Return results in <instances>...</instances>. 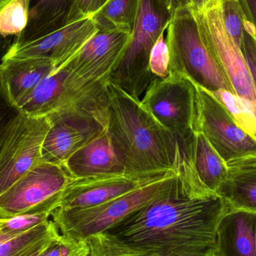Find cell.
Returning a JSON list of instances; mask_svg holds the SVG:
<instances>
[{
  "label": "cell",
  "instance_id": "obj_5",
  "mask_svg": "<svg viewBox=\"0 0 256 256\" xmlns=\"http://www.w3.org/2000/svg\"><path fill=\"white\" fill-rule=\"evenodd\" d=\"M176 170L126 195L103 204L80 209H56L51 216L60 234L74 240L105 232L112 226L158 198L168 188Z\"/></svg>",
  "mask_w": 256,
  "mask_h": 256
},
{
  "label": "cell",
  "instance_id": "obj_32",
  "mask_svg": "<svg viewBox=\"0 0 256 256\" xmlns=\"http://www.w3.org/2000/svg\"><path fill=\"white\" fill-rule=\"evenodd\" d=\"M108 0H75L74 8L72 14L70 24L92 18L106 2Z\"/></svg>",
  "mask_w": 256,
  "mask_h": 256
},
{
  "label": "cell",
  "instance_id": "obj_36",
  "mask_svg": "<svg viewBox=\"0 0 256 256\" xmlns=\"http://www.w3.org/2000/svg\"><path fill=\"white\" fill-rule=\"evenodd\" d=\"M12 40L9 38H4L0 36V64L2 61L3 56L7 52L9 46L12 44Z\"/></svg>",
  "mask_w": 256,
  "mask_h": 256
},
{
  "label": "cell",
  "instance_id": "obj_28",
  "mask_svg": "<svg viewBox=\"0 0 256 256\" xmlns=\"http://www.w3.org/2000/svg\"><path fill=\"white\" fill-rule=\"evenodd\" d=\"M51 212H36L13 216L8 219H0L1 232L12 234H20L32 230L50 220Z\"/></svg>",
  "mask_w": 256,
  "mask_h": 256
},
{
  "label": "cell",
  "instance_id": "obj_33",
  "mask_svg": "<svg viewBox=\"0 0 256 256\" xmlns=\"http://www.w3.org/2000/svg\"><path fill=\"white\" fill-rule=\"evenodd\" d=\"M213 0H161L172 16L178 10L191 8L202 9L210 4Z\"/></svg>",
  "mask_w": 256,
  "mask_h": 256
},
{
  "label": "cell",
  "instance_id": "obj_6",
  "mask_svg": "<svg viewBox=\"0 0 256 256\" xmlns=\"http://www.w3.org/2000/svg\"><path fill=\"white\" fill-rule=\"evenodd\" d=\"M105 82L86 80L64 64L42 80L18 106L26 115L50 116L82 108L104 106Z\"/></svg>",
  "mask_w": 256,
  "mask_h": 256
},
{
  "label": "cell",
  "instance_id": "obj_35",
  "mask_svg": "<svg viewBox=\"0 0 256 256\" xmlns=\"http://www.w3.org/2000/svg\"><path fill=\"white\" fill-rule=\"evenodd\" d=\"M239 2L256 40V0H239Z\"/></svg>",
  "mask_w": 256,
  "mask_h": 256
},
{
  "label": "cell",
  "instance_id": "obj_25",
  "mask_svg": "<svg viewBox=\"0 0 256 256\" xmlns=\"http://www.w3.org/2000/svg\"><path fill=\"white\" fill-rule=\"evenodd\" d=\"M86 240L90 248L88 256H159L132 246L108 232L94 234Z\"/></svg>",
  "mask_w": 256,
  "mask_h": 256
},
{
  "label": "cell",
  "instance_id": "obj_20",
  "mask_svg": "<svg viewBox=\"0 0 256 256\" xmlns=\"http://www.w3.org/2000/svg\"><path fill=\"white\" fill-rule=\"evenodd\" d=\"M56 69L52 62L42 58H8L2 61L0 76L9 98L18 106L42 80Z\"/></svg>",
  "mask_w": 256,
  "mask_h": 256
},
{
  "label": "cell",
  "instance_id": "obj_18",
  "mask_svg": "<svg viewBox=\"0 0 256 256\" xmlns=\"http://www.w3.org/2000/svg\"><path fill=\"white\" fill-rule=\"evenodd\" d=\"M74 4L75 0H28L26 27L12 44L30 43L70 24Z\"/></svg>",
  "mask_w": 256,
  "mask_h": 256
},
{
  "label": "cell",
  "instance_id": "obj_19",
  "mask_svg": "<svg viewBox=\"0 0 256 256\" xmlns=\"http://www.w3.org/2000/svg\"><path fill=\"white\" fill-rule=\"evenodd\" d=\"M227 174L218 191L230 209L256 214V155L226 162Z\"/></svg>",
  "mask_w": 256,
  "mask_h": 256
},
{
  "label": "cell",
  "instance_id": "obj_15",
  "mask_svg": "<svg viewBox=\"0 0 256 256\" xmlns=\"http://www.w3.org/2000/svg\"><path fill=\"white\" fill-rule=\"evenodd\" d=\"M130 34L122 30H99L64 64L86 80L106 82L120 64Z\"/></svg>",
  "mask_w": 256,
  "mask_h": 256
},
{
  "label": "cell",
  "instance_id": "obj_27",
  "mask_svg": "<svg viewBox=\"0 0 256 256\" xmlns=\"http://www.w3.org/2000/svg\"><path fill=\"white\" fill-rule=\"evenodd\" d=\"M222 22L227 34L243 51L244 34L246 18L239 0H226L220 2Z\"/></svg>",
  "mask_w": 256,
  "mask_h": 256
},
{
  "label": "cell",
  "instance_id": "obj_41",
  "mask_svg": "<svg viewBox=\"0 0 256 256\" xmlns=\"http://www.w3.org/2000/svg\"><path fill=\"white\" fill-rule=\"evenodd\" d=\"M218 1L220 2H222L226 1V0H218Z\"/></svg>",
  "mask_w": 256,
  "mask_h": 256
},
{
  "label": "cell",
  "instance_id": "obj_38",
  "mask_svg": "<svg viewBox=\"0 0 256 256\" xmlns=\"http://www.w3.org/2000/svg\"><path fill=\"white\" fill-rule=\"evenodd\" d=\"M10 0H0V10Z\"/></svg>",
  "mask_w": 256,
  "mask_h": 256
},
{
  "label": "cell",
  "instance_id": "obj_13",
  "mask_svg": "<svg viewBox=\"0 0 256 256\" xmlns=\"http://www.w3.org/2000/svg\"><path fill=\"white\" fill-rule=\"evenodd\" d=\"M98 31L92 18L80 20L30 43L10 44L2 60L42 58L52 62L57 69L76 55Z\"/></svg>",
  "mask_w": 256,
  "mask_h": 256
},
{
  "label": "cell",
  "instance_id": "obj_12",
  "mask_svg": "<svg viewBox=\"0 0 256 256\" xmlns=\"http://www.w3.org/2000/svg\"><path fill=\"white\" fill-rule=\"evenodd\" d=\"M195 86L197 96L196 131L204 134L226 162L256 155V140L238 126L226 109L212 93Z\"/></svg>",
  "mask_w": 256,
  "mask_h": 256
},
{
  "label": "cell",
  "instance_id": "obj_8",
  "mask_svg": "<svg viewBox=\"0 0 256 256\" xmlns=\"http://www.w3.org/2000/svg\"><path fill=\"white\" fill-rule=\"evenodd\" d=\"M190 10L203 44L232 87L234 94L249 102L256 116V94L252 76L243 52L224 28L220 2L213 0L203 8Z\"/></svg>",
  "mask_w": 256,
  "mask_h": 256
},
{
  "label": "cell",
  "instance_id": "obj_30",
  "mask_svg": "<svg viewBox=\"0 0 256 256\" xmlns=\"http://www.w3.org/2000/svg\"><path fill=\"white\" fill-rule=\"evenodd\" d=\"M21 110L12 102L0 76V150Z\"/></svg>",
  "mask_w": 256,
  "mask_h": 256
},
{
  "label": "cell",
  "instance_id": "obj_26",
  "mask_svg": "<svg viewBox=\"0 0 256 256\" xmlns=\"http://www.w3.org/2000/svg\"><path fill=\"white\" fill-rule=\"evenodd\" d=\"M28 22V0H10L0 10V36L16 37Z\"/></svg>",
  "mask_w": 256,
  "mask_h": 256
},
{
  "label": "cell",
  "instance_id": "obj_3",
  "mask_svg": "<svg viewBox=\"0 0 256 256\" xmlns=\"http://www.w3.org/2000/svg\"><path fill=\"white\" fill-rule=\"evenodd\" d=\"M172 18L161 0H140L127 49L108 80L131 97L142 98L155 78L149 69L150 51L161 33L166 30Z\"/></svg>",
  "mask_w": 256,
  "mask_h": 256
},
{
  "label": "cell",
  "instance_id": "obj_2",
  "mask_svg": "<svg viewBox=\"0 0 256 256\" xmlns=\"http://www.w3.org/2000/svg\"><path fill=\"white\" fill-rule=\"evenodd\" d=\"M106 92V130L126 174L160 176L177 167V138L142 104L110 81Z\"/></svg>",
  "mask_w": 256,
  "mask_h": 256
},
{
  "label": "cell",
  "instance_id": "obj_31",
  "mask_svg": "<svg viewBox=\"0 0 256 256\" xmlns=\"http://www.w3.org/2000/svg\"><path fill=\"white\" fill-rule=\"evenodd\" d=\"M244 56L248 63L256 94V40L250 25L246 20L244 34Z\"/></svg>",
  "mask_w": 256,
  "mask_h": 256
},
{
  "label": "cell",
  "instance_id": "obj_42",
  "mask_svg": "<svg viewBox=\"0 0 256 256\" xmlns=\"http://www.w3.org/2000/svg\"><path fill=\"white\" fill-rule=\"evenodd\" d=\"M0 231H1V224H0Z\"/></svg>",
  "mask_w": 256,
  "mask_h": 256
},
{
  "label": "cell",
  "instance_id": "obj_40",
  "mask_svg": "<svg viewBox=\"0 0 256 256\" xmlns=\"http://www.w3.org/2000/svg\"><path fill=\"white\" fill-rule=\"evenodd\" d=\"M206 256H215V254H214V252H213V254H208V255H207Z\"/></svg>",
  "mask_w": 256,
  "mask_h": 256
},
{
  "label": "cell",
  "instance_id": "obj_24",
  "mask_svg": "<svg viewBox=\"0 0 256 256\" xmlns=\"http://www.w3.org/2000/svg\"><path fill=\"white\" fill-rule=\"evenodd\" d=\"M212 94L222 104L238 126L256 140V116L252 105L227 90H218Z\"/></svg>",
  "mask_w": 256,
  "mask_h": 256
},
{
  "label": "cell",
  "instance_id": "obj_7",
  "mask_svg": "<svg viewBox=\"0 0 256 256\" xmlns=\"http://www.w3.org/2000/svg\"><path fill=\"white\" fill-rule=\"evenodd\" d=\"M155 120L177 138L190 142L196 132L197 96L195 84L184 75L170 73L152 81L141 100Z\"/></svg>",
  "mask_w": 256,
  "mask_h": 256
},
{
  "label": "cell",
  "instance_id": "obj_16",
  "mask_svg": "<svg viewBox=\"0 0 256 256\" xmlns=\"http://www.w3.org/2000/svg\"><path fill=\"white\" fill-rule=\"evenodd\" d=\"M62 166L68 176L74 179L126 173L106 129L75 152Z\"/></svg>",
  "mask_w": 256,
  "mask_h": 256
},
{
  "label": "cell",
  "instance_id": "obj_14",
  "mask_svg": "<svg viewBox=\"0 0 256 256\" xmlns=\"http://www.w3.org/2000/svg\"><path fill=\"white\" fill-rule=\"evenodd\" d=\"M168 172L153 177L122 173L72 178L62 192L58 208L80 209L94 207L155 182Z\"/></svg>",
  "mask_w": 256,
  "mask_h": 256
},
{
  "label": "cell",
  "instance_id": "obj_22",
  "mask_svg": "<svg viewBox=\"0 0 256 256\" xmlns=\"http://www.w3.org/2000/svg\"><path fill=\"white\" fill-rule=\"evenodd\" d=\"M192 154L194 166L200 180L210 190L218 194L226 177V162L200 131L195 132Z\"/></svg>",
  "mask_w": 256,
  "mask_h": 256
},
{
  "label": "cell",
  "instance_id": "obj_37",
  "mask_svg": "<svg viewBox=\"0 0 256 256\" xmlns=\"http://www.w3.org/2000/svg\"><path fill=\"white\" fill-rule=\"evenodd\" d=\"M56 239V238H55ZM50 243L48 245V246H46V248H44V249L43 250V251H42V252H40V254H39L38 256H48V248H49L50 244Z\"/></svg>",
  "mask_w": 256,
  "mask_h": 256
},
{
  "label": "cell",
  "instance_id": "obj_4",
  "mask_svg": "<svg viewBox=\"0 0 256 256\" xmlns=\"http://www.w3.org/2000/svg\"><path fill=\"white\" fill-rule=\"evenodd\" d=\"M170 73L188 76L194 84L213 93L225 90L234 94L218 63L203 44L190 8L176 12L166 28Z\"/></svg>",
  "mask_w": 256,
  "mask_h": 256
},
{
  "label": "cell",
  "instance_id": "obj_21",
  "mask_svg": "<svg viewBox=\"0 0 256 256\" xmlns=\"http://www.w3.org/2000/svg\"><path fill=\"white\" fill-rule=\"evenodd\" d=\"M60 236L52 220L20 234L0 231V256H30Z\"/></svg>",
  "mask_w": 256,
  "mask_h": 256
},
{
  "label": "cell",
  "instance_id": "obj_34",
  "mask_svg": "<svg viewBox=\"0 0 256 256\" xmlns=\"http://www.w3.org/2000/svg\"><path fill=\"white\" fill-rule=\"evenodd\" d=\"M68 238V245L64 256H90V248L87 240H74L70 238Z\"/></svg>",
  "mask_w": 256,
  "mask_h": 256
},
{
  "label": "cell",
  "instance_id": "obj_29",
  "mask_svg": "<svg viewBox=\"0 0 256 256\" xmlns=\"http://www.w3.org/2000/svg\"><path fill=\"white\" fill-rule=\"evenodd\" d=\"M166 31L162 32L154 44L149 57V69L155 78H167L170 75V52L165 38Z\"/></svg>",
  "mask_w": 256,
  "mask_h": 256
},
{
  "label": "cell",
  "instance_id": "obj_10",
  "mask_svg": "<svg viewBox=\"0 0 256 256\" xmlns=\"http://www.w3.org/2000/svg\"><path fill=\"white\" fill-rule=\"evenodd\" d=\"M106 104L50 116L51 126L42 143V161L62 166L106 129Z\"/></svg>",
  "mask_w": 256,
  "mask_h": 256
},
{
  "label": "cell",
  "instance_id": "obj_1",
  "mask_svg": "<svg viewBox=\"0 0 256 256\" xmlns=\"http://www.w3.org/2000/svg\"><path fill=\"white\" fill-rule=\"evenodd\" d=\"M180 148L176 174L168 188L105 232L159 256L214 252L218 224L230 208L198 178L192 146Z\"/></svg>",
  "mask_w": 256,
  "mask_h": 256
},
{
  "label": "cell",
  "instance_id": "obj_17",
  "mask_svg": "<svg viewBox=\"0 0 256 256\" xmlns=\"http://www.w3.org/2000/svg\"><path fill=\"white\" fill-rule=\"evenodd\" d=\"M216 256H256V214L230 209L216 230Z\"/></svg>",
  "mask_w": 256,
  "mask_h": 256
},
{
  "label": "cell",
  "instance_id": "obj_11",
  "mask_svg": "<svg viewBox=\"0 0 256 256\" xmlns=\"http://www.w3.org/2000/svg\"><path fill=\"white\" fill-rule=\"evenodd\" d=\"M50 126L49 116H18L0 150V195L42 162V143Z\"/></svg>",
  "mask_w": 256,
  "mask_h": 256
},
{
  "label": "cell",
  "instance_id": "obj_39",
  "mask_svg": "<svg viewBox=\"0 0 256 256\" xmlns=\"http://www.w3.org/2000/svg\"><path fill=\"white\" fill-rule=\"evenodd\" d=\"M57 238H58V237H57ZM48 245H46V246H48ZM46 246H44V248H42V249L40 250L36 251V252H34V254H32V255H30V256H38L39 254H40V252H42V251H43V250L44 249V248H46Z\"/></svg>",
  "mask_w": 256,
  "mask_h": 256
},
{
  "label": "cell",
  "instance_id": "obj_23",
  "mask_svg": "<svg viewBox=\"0 0 256 256\" xmlns=\"http://www.w3.org/2000/svg\"><path fill=\"white\" fill-rule=\"evenodd\" d=\"M140 0H108L92 16L98 30H122L132 33Z\"/></svg>",
  "mask_w": 256,
  "mask_h": 256
},
{
  "label": "cell",
  "instance_id": "obj_9",
  "mask_svg": "<svg viewBox=\"0 0 256 256\" xmlns=\"http://www.w3.org/2000/svg\"><path fill=\"white\" fill-rule=\"evenodd\" d=\"M72 180L63 166L42 162L0 195V219L60 207L63 190Z\"/></svg>",
  "mask_w": 256,
  "mask_h": 256
}]
</instances>
